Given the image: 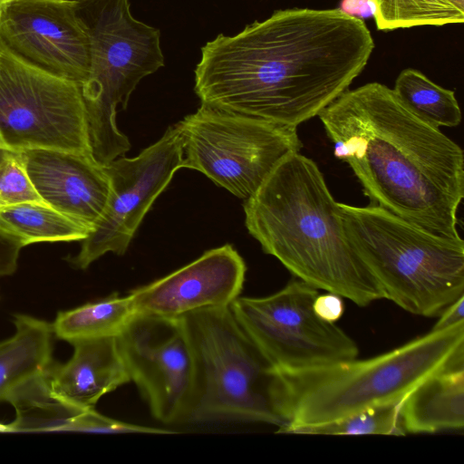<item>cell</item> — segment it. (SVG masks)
Segmentation results:
<instances>
[{"label": "cell", "instance_id": "obj_5", "mask_svg": "<svg viewBox=\"0 0 464 464\" xmlns=\"http://www.w3.org/2000/svg\"><path fill=\"white\" fill-rule=\"evenodd\" d=\"M353 246L383 299L433 317L464 295V241L433 234L376 205L341 203Z\"/></svg>", "mask_w": 464, "mask_h": 464}, {"label": "cell", "instance_id": "obj_8", "mask_svg": "<svg viewBox=\"0 0 464 464\" xmlns=\"http://www.w3.org/2000/svg\"><path fill=\"white\" fill-rule=\"evenodd\" d=\"M182 168L249 198L276 165L303 147L296 128L201 105L175 124Z\"/></svg>", "mask_w": 464, "mask_h": 464}, {"label": "cell", "instance_id": "obj_23", "mask_svg": "<svg viewBox=\"0 0 464 464\" xmlns=\"http://www.w3.org/2000/svg\"><path fill=\"white\" fill-rule=\"evenodd\" d=\"M380 31L462 24L464 10L449 0H369Z\"/></svg>", "mask_w": 464, "mask_h": 464}, {"label": "cell", "instance_id": "obj_17", "mask_svg": "<svg viewBox=\"0 0 464 464\" xmlns=\"http://www.w3.org/2000/svg\"><path fill=\"white\" fill-rule=\"evenodd\" d=\"M405 433H435L464 427V363L418 384L399 404Z\"/></svg>", "mask_w": 464, "mask_h": 464}, {"label": "cell", "instance_id": "obj_32", "mask_svg": "<svg viewBox=\"0 0 464 464\" xmlns=\"http://www.w3.org/2000/svg\"><path fill=\"white\" fill-rule=\"evenodd\" d=\"M9 1H12V0H0V6Z\"/></svg>", "mask_w": 464, "mask_h": 464}, {"label": "cell", "instance_id": "obj_18", "mask_svg": "<svg viewBox=\"0 0 464 464\" xmlns=\"http://www.w3.org/2000/svg\"><path fill=\"white\" fill-rule=\"evenodd\" d=\"M14 334L0 342V401L53 363L52 324L24 314L14 316Z\"/></svg>", "mask_w": 464, "mask_h": 464}, {"label": "cell", "instance_id": "obj_29", "mask_svg": "<svg viewBox=\"0 0 464 464\" xmlns=\"http://www.w3.org/2000/svg\"><path fill=\"white\" fill-rule=\"evenodd\" d=\"M340 9L354 17L372 15L369 0H343Z\"/></svg>", "mask_w": 464, "mask_h": 464}, {"label": "cell", "instance_id": "obj_14", "mask_svg": "<svg viewBox=\"0 0 464 464\" xmlns=\"http://www.w3.org/2000/svg\"><path fill=\"white\" fill-rule=\"evenodd\" d=\"M246 272L243 257L227 244L129 295L136 314L179 318L230 306L242 292Z\"/></svg>", "mask_w": 464, "mask_h": 464}, {"label": "cell", "instance_id": "obj_4", "mask_svg": "<svg viewBox=\"0 0 464 464\" xmlns=\"http://www.w3.org/2000/svg\"><path fill=\"white\" fill-rule=\"evenodd\" d=\"M464 363V322L415 338L374 357L275 370L273 400L283 421L277 433L334 422L399 404L431 375Z\"/></svg>", "mask_w": 464, "mask_h": 464}, {"label": "cell", "instance_id": "obj_11", "mask_svg": "<svg viewBox=\"0 0 464 464\" xmlns=\"http://www.w3.org/2000/svg\"><path fill=\"white\" fill-rule=\"evenodd\" d=\"M180 168L181 144L175 125L137 156H121L105 165L110 181L105 210L70 259L72 265L84 270L107 253L124 255L153 202Z\"/></svg>", "mask_w": 464, "mask_h": 464}, {"label": "cell", "instance_id": "obj_27", "mask_svg": "<svg viewBox=\"0 0 464 464\" xmlns=\"http://www.w3.org/2000/svg\"><path fill=\"white\" fill-rule=\"evenodd\" d=\"M22 248L18 243L0 234V276H10L16 271Z\"/></svg>", "mask_w": 464, "mask_h": 464}, {"label": "cell", "instance_id": "obj_10", "mask_svg": "<svg viewBox=\"0 0 464 464\" xmlns=\"http://www.w3.org/2000/svg\"><path fill=\"white\" fill-rule=\"evenodd\" d=\"M318 289L291 280L263 297L238 296L230 309L275 370L306 368L357 358L355 341L314 310Z\"/></svg>", "mask_w": 464, "mask_h": 464}, {"label": "cell", "instance_id": "obj_20", "mask_svg": "<svg viewBox=\"0 0 464 464\" xmlns=\"http://www.w3.org/2000/svg\"><path fill=\"white\" fill-rule=\"evenodd\" d=\"M46 372L23 383L8 397L7 401L15 410V418L9 423L12 432L74 431L77 419L84 410L54 398Z\"/></svg>", "mask_w": 464, "mask_h": 464}, {"label": "cell", "instance_id": "obj_22", "mask_svg": "<svg viewBox=\"0 0 464 464\" xmlns=\"http://www.w3.org/2000/svg\"><path fill=\"white\" fill-rule=\"evenodd\" d=\"M392 90L412 114L432 127H456L460 123L461 111L454 92L436 84L416 69L402 70Z\"/></svg>", "mask_w": 464, "mask_h": 464}, {"label": "cell", "instance_id": "obj_1", "mask_svg": "<svg viewBox=\"0 0 464 464\" xmlns=\"http://www.w3.org/2000/svg\"><path fill=\"white\" fill-rule=\"evenodd\" d=\"M374 48L364 22L340 8H288L201 48V105L297 128L345 92Z\"/></svg>", "mask_w": 464, "mask_h": 464}, {"label": "cell", "instance_id": "obj_16", "mask_svg": "<svg viewBox=\"0 0 464 464\" xmlns=\"http://www.w3.org/2000/svg\"><path fill=\"white\" fill-rule=\"evenodd\" d=\"M63 364L52 363L46 372L51 394L80 409L92 410L105 394L130 382L117 337L77 340Z\"/></svg>", "mask_w": 464, "mask_h": 464}, {"label": "cell", "instance_id": "obj_30", "mask_svg": "<svg viewBox=\"0 0 464 464\" xmlns=\"http://www.w3.org/2000/svg\"><path fill=\"white\" fill-rule=\"evenodd\" d=\"M449 1H450L452 4H454L459 9L464 10V0H449Z\"/></svg>", "mask_w": 464, "mask_h": 464}, {"label": "cell", "instance_id": "obj_12", "mask_svg": "<svg viewBox=\"0 0 464 464\" xmlns=\"http://www.w3.org/2000/svg\"><path fill=\"white\" fill-rule=\"evenodd\" d=\"M117 341L130 382L153 417L165 424L188 420L195 370L181 317L136 314Z\"/></svg>", "mask_w": 464, "mask_h": 464}, {"label": "cell", "instance_id": "obj_21", "mask_svg": "<svg viewBox=\"0 0 464 464\" xmlns=\"http://www.w3.org/2000/svg\"><path fill=\"white\" fill-rule=\"evenodd\" d=\"M136 314L130 295L112 294L99 301L60 311L52 323L53 334L68 343L117 337Z\"/></svg>", "mask_w": 464, "mask_h": 464}, {"label": "cell", "instance_id": "obj_2", "mask_svg": "<svg viewBox=\"0 0 464 464\" xmlns=\"http://www.w3.org/2000/svg\"><path fill=\"white\" fill-rule=\"evenodd\" d=\"M372 205L433 234L458 237L464 154L440 129L412 114L392 89H347L317 115Z\"/></svg>", "mask_w": 464, "mask_h": 464}, {"label": "cell", "instance_id": "obj_26", "mask_svg": "<svg viewBox=\"0 0 464 464\" xmlns=\"http://www.w3.org/2000/svg\"><path fill=\"white\" fill-rule=\"evenodd\" d=\"M314 310L321 319L335 323L344 311L343 297L329 292L318 295L314 302Z\"/></svg>", "mask_w": 464, "mask_h": 464}, {"label": "cell", "instance_id": "obj_28", "mask_svg": "<svg viewBox=\"0 0 464 464\" xmlns=\"http://www.w3.org/2000/svg\"><path fill=\"white\" fill-rule=\"evenodd\" d=\"M464 295L446 307L440 314V319L432 327V331H440L464 322L463 315Z\"/></svg>", "mask_w": 464, "mask_h": 464}, {"label": "cell", "instance_id": "obj_9", "mask_svg": "<svg viewBox=\"0 0 464 464\" xmlns=\"http://www.w3.org/2000/svg\"><path fill=\"white\" fill-rule=\"evenodd\" d=\"M0 147L92 155L81 86L29 63L1 41Z\"/></svg>", "mask_w": 464, "mask_h": 464}, {"label": "cell", "instance_id": "obj_7", "mask_svg": "<svg viewBox=\"0 0 464 464\" xmlns=\"http://www.w3.org/2000/svg\"><path fill=\"white\" fill-rule=\"evenodd\" d=\"M195 380L188 420H240L282 427L273 400L275 369L230 306L181 316Z\"/></svg>", "mask_w": 464, "mask_h": 464}, {"label": "cell", "instance_id": "obj_13", "mask_svg": "<svg viewBox=\"0 0 464 464\" xmlns=\"http://www.w3.org/2000/svg\"><path fill=\"white\" fill-rule=\"evenodd\" d=\"M76 0H12L0 6V41L29 63L82 86L90 43Z\"/></svg>", "mask_w": 464, "mask_h": 464}, {"label": "cell", "instance_id": "obj_25", "mask_svg": "<svg viewBox=\"0 0 464 464\" xmlns=\"http://www.w3.org/2000/svg\"><path fill=\"white\" fill-rule=\"evenodd\" d=\"M24 201L44 202L28 179L24 151L0 147V208Z\"/></svg>", "mask_w": 464, "mask_h": 464}, {"label": "cell", "instance_id": "obj_19", "mask_svg": "<svg viewBox=\"0 0 464 464\" xmlns=\"http://www.w3.org/2000/svg\"><path fill=\"white\" fill-rule=\"evenodd\" d=\"M91 232L44 202L24 201L0 208V234L22 247L41 242L82 241Z\"/></svg>", "mask_w": 464, "mask_h": 464}, {"label": "cell", "instance_id": "obj_31", "mask_svg": "<svg viewBox=\"0 0 464 464\" xmlns=\"http://www.w3.org/2000/svg\"><path fill=\"white\" fill-rule=\"evenodd\" d=\"M0 432H12L9 424L0 423Z\"/></svg>", "mask_w": 464, "mask_h": 464}, {"label": "cell", "instance_id": "obj_6", "mask_svg": "<svg viewBox=\"0 0 464 464\" xmlns=\"http://www.w3.org/2000/svg\"><path fill=\"white\" fill-rule=\"evenodd\" d=\"M129 0H76L90 43V72L81 86L93 159L102 166L125 156L128 137L116 124L117 108L146 76L164 66L160 30L133 17Z\"/></svg>", "mask_w": 464, "mask_h": 464}, {"label": "cell", "instance_id": "obj_3", "mask_svg": "<svg viewBox=\"0 0 464 464\" xmlns=\"http://www.w3.org/2000/svg\"><path fill=\"white\" fill-rule=\"evenodd\" d=\"M244 212L263 251L298 279L362 307L383 299L346 235L341 203L313 160L299 151L284 158L245 200Z\"/></svg>", "mask_w": 464, "mask_h": 464}, {"label": "cell", "instance_id": "obj_24", "mask_svg": "<svg viewBox=\"0 0 464 464\" xmlns=\"http://www.w3.org/2000/svg\"><path fill=\"white\" fill-rule=\"evenodd\" d=\"M399 404L367 410L334 422L304 429L298 434L404 436Z\"/></svg>", "mask_w": 464, "mask_h": 464}, {"label": "cell", "instance_id": "obj_15", "mask_svg": "<svg viewBox=\"0 0 464 464\" xmlns=\"http://www.w3.org/2000/svg\"><path fill=\"white\" fill-rule=\"evenodd\" d=\"M24 154L28 179L40 198L92 231L110 196L104 166L92 155L60 150Z\"/></svg>", "mask_w": 464, "mask_h": 464}]
</instances>
